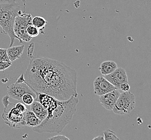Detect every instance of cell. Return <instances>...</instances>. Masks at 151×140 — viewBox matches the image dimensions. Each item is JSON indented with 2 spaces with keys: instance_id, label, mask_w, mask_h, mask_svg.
Segmentation results:
<instances>
[{
  "instance_id": "1",
  "label": "cell",
  "mask_w": 151,
  "mask_h": 140,
  "mask_svg": "<svg viewBox=\"0 0 151 140\" xmlns=\"http://www.w3.org/2000/svg\"><path fill=\"white\" fill-rule=\"evenodd\" d=\"M29 58L24 78L35 93L46 94L60 101L78 97L75 70L54 59L33 56Z\"/></svg>"
},
{
  "instance_id": "2",
  "label": "cell",
  "mask_w": 151,
  "mask_h": 140,
  "mask_svg": "<svg viewBox=\"0 0 151 140\" xmlns=\"http://www.w3.org/2000/svg\"><path fill=\"white\" fill-rule=\"evenodd\" d=\"M78 102V97L74 96L65 101L58 100L55 108L47 110V116L40 124L33 128V131L38 133H61L73 119Z\"/></svg>"
},
{
  "instance_id": "3",
  "label": "cell",
  "mask_w": 151,
  "mask_h": 140,
  "mask_svg": "<svg viewBox=\"0 0 151 140\" xmlns=\"http://www.w3.org/2000/svg\"><path fill=\"white\" fill-rule=\"evenodd\" d=\"M25 0H12L5 7L0 16V26L3 30V33L8 35L10 38L9 47L13 45L16 39L19 41L14 31V24L15 18L25 12Z\"/></svg>"
},
{
  "instance_id": "4",
  "label": "cell",
  "mask_w": 151,
  "mask_h": 140,
  "mask_svg": "<svg viewBox=\"0 0 151 140\" xmlns=\"http://www.w3.org/2000/svg\"><path fill=\"white\" fill-rule=\"evenodd\" d=\"M15 104L11 102L4 105V109L2 115V119L6 125L13 128H22L25 125L24 121L23 113L15 108Z\"/></svg>"
},
{
  "instance_id": "5",
  "label": "cell",
  "mask_w": 151,
  "mask_h": 140,
  "mask_svg": "<svg viewBox=\"0 0 151 140\" xmlns=\"http://www.w3.org/2000/svg\"><path fill=\"white\" fill-rule=\"evenodd\" d=\"M32 19L31 14L25 12L18 15L15 18L14 31L15 35L19 39L20 43H23V41L29 42L32 39L26 33V29L31 24Z\"/></svg>"
},
{
  "instance_id": "6",
  "label": "cell",
  "mask_w": 151,
  "mask_h": 140,
  "mask_svg": "<svg viewBox=\"0 0 151 140\" xmlns=\"http://www.w3.org/2000/svg\"><path fill=\"white\" fill-rule=\"evenodd\" d=\"M135 108V96L129 92L120 94L112 111L120 115L129 114Z\"/></svg>"
},
{
  "instance_id": "7",
  "label": "cell",
  "mask_w": 151,
  "mask_h": 140,
  "mask_svg": "<svg viewBox=\"0 0 151 140\" xmlns=\"http://www.w3.org/2000/svg\"><path fill=\"white\" fill-rule=\"evenodd\" d=\"M8 93L9 97L12 99L22 101V98L24 94L29 93L36 98V93L31 88L29 87L26 82H15L7 87Z\"/></svg>"
},
{
  "instance_id": "8",
  "label": "cell",
  "mask_w": 151,
  "mask_h": 140,
  "mask_svg": "<svg viewBox=\"0 0 151 140\" xmlns=\"http://www.w3.org/2000/svg\"><path fill=\"white\" fill-rule=\"evenodd\" d=\"M93 86L94 93L99 96L107 93L112 90H117L115 86L102 76H98L94 79Z\"/></svg>"
},
{
  "instance_id": "9",
  "label": "cell",
  "mask_w": 151,
  "mask_h": 140,
  "mask_svg": "<svg viewBox=\"0 0 151 140\" xmlns=\"http://www.w3.org/2000/svg\"><path fill=\"white\" fill-rule=\"evenodd\" d=\"M105 78L115 86L117 90H119L120 85L124 82H128V76L125 70L122 68H117L111 74L105 76Z\"/></svg>"
},
{
  "instance_id": "10",
  "label": "cell",
  "mask_w": 151,
  "mask_h": 140,
  "mask_svg": "<svg viewBox=\"0 0 151 140\" xmlns=\"http://www.w3.org/2000/svg\"><path fill=\"white\" fill-rule=\"evenodd\" d=\"M120 94L119 90H112L99 96V101L105 109L108 111H112Z\"/></svg>"
},
{
  "instance_id": "11",
  "label": "cell",
  "mask_w": 151,
  "mask_h": 140,
  "mask_svg": "<svg viewBox=\"0 0 151 140\" xmlns=\"http://www.w3.org/2000/svg\"><path fill=\"white\" fill-rule=\"evenodd\" d=\"M36 98L35 100L38 101L47 110L55 108L58 100L48 94L41 93H35Z\"/></svg>"
},
{
  "instance_id": "12",
  "label": "cell",
  "mask_w": 151,
  "mask_h": 140,
  "mask_svg": "<svg viewBox=\"0 0 151 140\" xmlns=\"http://www.w3.org/2000/svg\"><path fill=\"white\" fill-rule=\"evenodd\" d=\"M30 110L33 112L38 119L41 121L46 117L48 114V111L45 108L40 102L35 100L31 105H30Z\"/></svg>"
},
{
  "instance_id": "13",
  "label": "cell",
  "mask_w": 151,
  "mask_h": 140,
  "mask_svg": "<svg viewBox=\"0 0 151 140\" xmlns=\"http://www.w3.org/2000/svg\"><path fill=\"white\" fill-rule=\"evenodd\" d=\"M23 119L25 125L32 128L38 126L41 122L33 112L27 109L23 113Z\"/></svg>"
},
{
  "instance_id": "14",
  "label": "cell",
  "mask_w": 151,
  "mask_h": 140,
  "mask_svg": "<svg viewBox=\"0 0 151 140\" xmlns=\"http://www.w3.org/2000/svg\"><path fill=\"white\" fill-rule=\"evenodd\" d=\"M24 49L25 45H24L9 47L6 50L10 61L13 62L16 59L19 58L21 55H23Z\"/></svg>"
},
{
  "instance_id": "15",
  "label": "cell",
  "mask_w": 151,
  "mask_h": 140,
  "mask_svg": "<svg viewBox=\"0 0 151 140\" xmlns=\"http://www.w3.org/2000/svg\"><path fill=\"white\" fill-rule=\"evenodd\" d=\"M117 68V64L111 61H103L99 66V70L102 75L106 76L111 74Z\"/></svg>"
},
{
  "instance_id": "16",
  "label": "cell",
  "mask_w": 151,
  "mask_h": 140,
  "mask_svg": "<svg viewBox=\"0 0 151 140\" xmlns=\"http://www.w3.org/2000/svg\"><path fill=\"white\" fill-rule=\"evenodd\" d=\"M47 23V20L40 16H37L34 18H32L31 24L40 30V34H43L45 33L44 29Z\"/></svg>"
},
{
  "instance_id": "17",
  "label": "cell",
  "mask_w": 151,
  "mask_h": 140,
  "mask_svg": "<svg viewBox=\"0 0 151 140\" xmlns=\"http://www.w3.org/2000/svg\"><path fill=\"white\" fill-rule=\"evenodd\" d=\"M26 33L30 37L33 38L38 36L40 34V30L31 24L27 28Z\"/></svg>"
},
{
  "instance_id": "18",
  "label": "cell",
  "mask_w": 151,
  "mask_h": 140,
  "mask_svg": "<svg viewBox=\"0 0 151 140\" xmlns=\"http://www.w3.org/2000/svg\"><path fill=\"white\" fill-rule=\"evenodd\" d=\"M35 98L29 93H26L24 94L22 98V101L25 105L30 106L35 101Z\"/></svg>"
},
{
  "instance_id": "19",
  "label": "cell",
  "mask_w": 151,
  "mask_h": 140,
  "mask_svg": "<svg viewBox=\"0 0 151 140\" xmlns=\"http://www.w3.org/2000/svg\"><path fill=\"white\" fill-rule=\"evenodd\" d=\"M104 134L105 140H119V138L115 135L114 132L110 129H107L105 131Z\"/></svg>"
},
{
  "instance_id": "20",
  "label": "cell",
  "mask_w": 151,
  "mask_h": 140,
  "mask_svg": "<svg viewBox=\"0 0 151 140\" xmlns=\"http://www.w3.org/2000/svg\"><path fill=\"white\" fill-rule=\"evenodd\" d=\"M0 61H10L6 49L0 48Z\"/></svg>"
},
{
  "instance_id": "21",
  "label": "cell",
  "mask_w": 151,
  "mask_h": 140,
  "mask_svg": "<svg viewBox=\"0 0 151 140\" xmlns=\"http://www.w3.org/2000/svg\"><path fill=\"white\" fill-rule=\"evenodd\" d=\"M12 62L10 61H0V71H4L12 66Z\"/></svg>"
},
{
  "instance_id": "22",
  "label": "cell",
  "mask_w": 151,
  "mask_h": 140,
  "mask_svg": "<svg viewBox=\"0 0 151 140\" xmlns=\"http://www.w3.org/2000/svg\"><path fill=\"white\" fill-rule=\"evenodd\" d=\"M15 108L17 109L18 111H19L21 113H23L26 111L27 108H26V105H25L24 103L22 102H18L15 104Z\"/></svg>"
},
{
  "instance_id": "23",
  "label": "cell",
  "mask_w": 151,
  "mask_h": 140,
  "mask_svg": "<svg viewBox=\"0 0 151 140\" xmlns=\"http://www.w3.org/2000/svg\"><path fill=\"white\" fill-rule=\"evenodd\" d=\"M12 0H0V16L6 6L10 3Z\"/></svg>"
},
{
  "instance_id": "24",
  "label": "cell",
  "mask_w": 151,
  "mask_h": 140,
  "mask_svg": "<svg viewBox=\"0 0 151 140\" xmlns=\"http://www.w3.org/2000/svg\"><path fill=\"white\" fill-rule=\"evenodd\" d=\"M48 140H69V139L67 136L64 135H55L54 136L50 137Z\"/></svg>"
},
{
  "instance_id": "25",
  "label": "cell",
  "mask_w": 151,
  "mask_h": 140,
  "mask_svg": "<svg viewBox=\"0 0 151 140\" xmlns=\"http://www.w3.org/2000/svg\"><path fill=\"white\" fill-rule=\"evenodd\" d=\"M130 89V87L129 85L128 84V82H124L121 85H120L119 87V90H122L123 92H129Z\"/></svg>"
},
{
  "instance_id": "26",
  "label": "cell",
  "mask_w": 151,
  "mask_h": 140,
  "mask_svg": "<svg viewBox=\"0 0 151 140\" xmlns=\"http://www.w3.org/2000/svg\"><path fill=\"white\" fill-rule=\"evenodd\" d=\"M33 50H34V43H32L29 45V48H28V50H27V55L29 58H31L32 57H33L32 53L33 52Z\"/></svg>"
},
{
  "instance_id": "27",
  "label": "cell",
  "mask_w": 151,
  "mask_h": 140,
  "mask_svg": "<svg viewBox=\"0 0 151 140\" xmlns=\"http://www.w3.org/2000/svg\"><path fill=\"white\" fill-rule=\"evenodd\" d=\"M25 82V78H24V74H22L16 80V82Z\"/></svg>"
},
{
  "instance_id": "28",
  "label": "cell",
  "mask_w": 151,
  "mask_h": 140,
  "mask_svg": "<svg viewBox=\"0 0 151 140\" xmlns=\"http://www.w3.org/2000/svg\"><path fill=\"white\" fill-rule=\"evenodd\" d=\"M104 140V136H101V135H99V136H96V137H94V138L93 139V140Z\"/></svg>"
}]
</instances>
